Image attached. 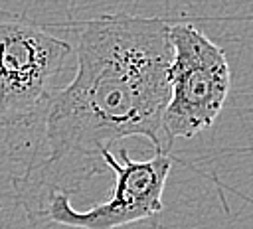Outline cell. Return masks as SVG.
<instances>
[{"instance_id": "7a4b0ae2", "label": "cell", "mask_w": 253, "mask_h": 229, "mask_svg": "<svg viewBox=\"0 0 253 229\" xmlns=\"http://www.w3.org/2000/svg\"><path fill=\"white\" fill-rule=\"evenodd\" d=\"M99 156L115 174V182L107 199L87 209H75L61 188L24 176L14 178L26 229H158L162 193L172 170L170 156L156 152L148 160H132L126 148H121V160L111 148Z\"/></svg>"}, {"instance_id": "6da1fadb", "label": "cell", "mask_w": 253, "mask_h": 229, "mask_svg": "<svg viewBox=\"0 0 253 229\" xmlns=\"http://www.w3.org/2000/svg\"><path fill=\"white\" fill-rule=\"evenodd\" d=\"M75 75L43 114V160L97 158L128 136L170 150L164 111L170 101L172 39L162 18L103 14L83 24Z\"/></svg>"}, {"instance_id": "277c9868", "label": "cell", "mask_w": 253, "mask_h": 229, "mask_svg": "<svg viewBox=\"0 0 253 229\" xmlns=\"http://www.w3.org/2000/svg\"><path fill=\"white\" fill-rule=\"evenodd\" d=\"M170 39L172 75L164 132L174 142L192 138L215 122L231 87V71L225 51L196 26L170 24Z\"/></svg>"}, {"instance_id": "3957f363", "label": "cell", "mask_w": 253, "mask_h": 229, "mask_svg": "<svg viewBox=\"0 0 253 229\" xmlns=\"http://www.w3.org/2000/svg\"><path fill=\"white\" fill-rule=\"evenodd\" d=\"M73 55L65 39L0 8V124H30L45 114Z\"/></svg>"}]
</instances>
